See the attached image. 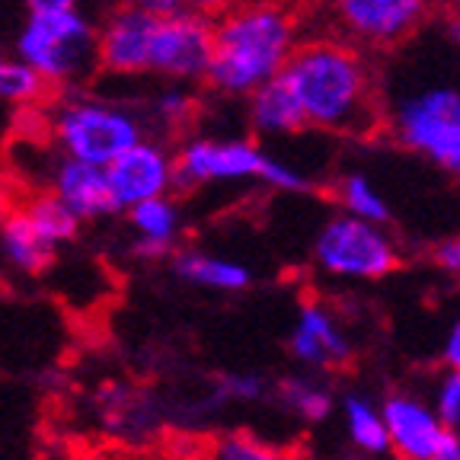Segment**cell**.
<instances>
[{"label": "cell", "instance_id": "obj_4", "mask_svg": "<svg viewBox=\"0 0 460 460\" xmlns=\"http://www.w3.org/2000/svg\"><path fill=\"white\" fill-rule=\"evenodd\" d=\"M49 135L58 154L100 170H106L141 137H147L144 119L135 109L90 93L61 96L49 112Z\"/></svg>", "mask_w": 460, "mask_h": 460}, {"label": "cell", "instance_id": "obj_12", "mask_svg": "<svg viewBox=\"0 0 460 460\" xmlns=\"http://www.w3.org/2000/svg\"><path fill=\"white\" fill-rule=\"evenodd\" d=\"M157 13L135 4H119L100 26V71L112 77H141L151 74V42Z\"/></svg>", "mask_w": 460, "mask_h": 460}, {"label": "cell", "instance_id": "obj_3", "mask_svg": "<svg viewBox=\"0 0 460 460\" xmlns=\"http://www.w3.org/2000/svg\"><path fill=\"white\" fill-rule=\"evenodd\" d=\"M13 55L49 90H74L100 71V26L84 7L32 13L16 32Z\"/></svg>", "mask_w": 460, "mask_h": 460}, {"label": "cell", "instance_id": "obj_30", "mask_svg": "<svg viewBox=\"0 0 460 460\" xmlns=\"http://www.w3.org/2000/svg\"><path fill=\"white\" fill-rule=\"evenodd\" d=\"M246 4H256V0H182V7L208 16V20H221L230 10H240V7H246Z\"/></svg>", "mask_w": 460, "mask_h": 460}, {"label": "cell", "instance_id": "obj_17", "mask_svg": "<svg viewBox=\"0 0 460 460\" xmlns=\"http://www.w3.org/2000/svg\"><path fill=\"white\" fill-rule=\"evenodd\" d=\"M246 125L259 137H288L307 128L301 106H297L285 77L269 80V84L259 86L256 93L246 96Z\"/></svg>", "mask_w": 460, "mask_h": 460}, {"label": "cell", "instance_id": "obj_14", "mask_svg": "<svg viewBox=\"0 0 460 460\" xmlns=\"http://www.w3.org/2000/svg\"><path fill=\"white\" fill-rule=\"evenodd\" d=\"M45 192L55 195L58 201H65L80 221H93V217L115 211L106 170L65 157V154H58L45 170Z\"/></svg>", "mask_w": 460, "mask_h": 460}, {"label": "cell", "instance_id": "obj_9", "mask_svg": "<svg viewBox=\"0 0 460 460\" xmlns=\"http://www.w3.org/2000/svg\"><path fill=\"white\" fill-rule=\"evenodd\" d=\"M115 211H131L144 201L166 199L176 189V154L160 137H141L115 164L106 166Z\"/></svg>", "mask_w": 460, "mask_h": 460}, {"label": "cell", "instance_id": "obj_11", "mask_svg": "<svg viewBox=\"0 0 460 460\" xmlns=\"http://www.w3.org/2000/svg\"><path fill=\"white\" fill-rule=\"evenodd\" d=\"M288 355L307 374H330L355 358V345L336 310L316 297H307L297 307L288 332Z\"/></svg>", "mask_w": 460, "mask_h": 460}, {"label": "cell", "instance_id": "obj_10", "mask_svg": "<svg viewBox=\"0 0 460 460\" xmlns=\"http://www.w3.org/2000/svg\"><path fill=\"white\" fill-rule=\"evenodd\" d=\"M381 412L396 460H438L454 441V431L441 422L435 406L412 390H390L381 400Z\"/></svg>", "mask_w": 460, "mask_h": 460}, {"label": "cell", "instance_id": "obj_33", "mask_svg": "<svg viewBox=\"0 0 460 460\" xmlns=\"http://www.w3.org/2000/svg\"><path fill=\"white\" fill-rule=\"evenodd\" d=\"M125 4H135V7L151 10V13H157V16L172 13V10L182 7V0H125Z\"/></svg>", "mask_w": 460, "mask_h": 460}, {"label": "cell", "instance_id": "obj_2", "mask_svg": "<svg viewBox=\"0 0 460 460\" xmlns=\"http://www.w3.org/2000/svg\"><path fill=\"white\" fill-rule=\"evenodd\" d=\"M301 45L297 16L279 0H256L215 20L208 86L230 100H246L281 77Z\"/></svg>", "mask_w": 460, "mask_h": 460}, {"label": "cell", "instance_id": "obj_6", "mask_svg": "<svg viewBox=\"0 0 460 460\" xmlns=\"http://www.w3.org/2000/svg\"><path fill=\"white\" fill-rule=\"evenodd\" d=\"M211 51H215V20L195 10H172L157 16L151 42V74L166 84H199L208 80Z\"/></svg>", "mask_w": 460, "mask_h": 460}, {"label": "cell", "instance_id": "obj_16", "mask_svg": "<svg viewBox=\"0 0 460 460\" xmlns=\"http://www.w3.org/2000/svg\"><path fill=\"white\" fill-rule=\"evenodd\" d=\"M128 227L135 237V250L144 259H164L176 252L182 237V211L172 195L144 201L128 211Z\"/></svg>", "mask_w": 460, "mask_h": 460}, {"label": "cell", "instance_id": "obj_8", "mask_svg": "<svg viewBox=\"0 0 460 460\" xmlns=\"http://www.w3.org/2000/svg\"><path fill=\"white\" fill-rule=\"evenodd\" d=\"M332 22L355 49L400 45L429 20L431 0H326Z\"/></svg>", "mask_w": 460, "mask_h": 460}, {"label": "cell", "instance_id": "obj_37", "mask_svg": "<svg viewBox=\"0 0 460 460\" xmlns=\"http://www.w3.org/2000/svg\"><path fill=\"white\" fill-rule=\"evenodd\" d=\"M4 109H7V106H0V122H4V119H7V115H4Z\"/></svg>", "mask_w": 460, "mask_h": 460}, {"label": "cell", "instance_id": "obj_29", "mask_svg": "<svg viewBox=\"0 0 460 460\" xmlns=\"http://www.w3.org/2000/svg\"><path fill=\"white\" fill-rule=\"evenodd\" d=\"M431 262H435L445 275L460 279V234L438 240V243L431 246Z\"/></svg>", "mask_w": 460, "mask_h": 460}, {"label": "cell", "instance_id": "obj_26", "mask_svg": "<svg viewBox=\"0 0 460 460\" xmlns=\"http://www.w3.org/2000/svg\"><path fill=\"white\" fill-rule=\"evenodd\" d=\"M192 112H195V96L182 84H166L151 102V119L166 131H176L182 125H189Z\"/></svg>", "mask_w": 460, "mask_h": 460}, {"label": "cell", "instance_id": "obj_39", "mask_svg": "<svg viewBox=\"0 0 460 460\" xmlns=\"http://www.w3.org/2000/svg\"><path fill=\"white\" fill-rule=\"evenodd\" d=\"M457 176H460V172H457Z\"/></svg>", "mask_w": 460, "mask_h": 460}, {"label": "cell", "instance_id": "obj_35", "mask_svg": "<svg viewBox=\"0 0 460 460\" xmlns=\"http://www.w3.org/2000/svg\"><path fill=\"white\" fill-rule=\"evenodd\" d=\"M438 460H460V441L454 438L451 445L445 447V451H441V457Z\"/></svg>", "mask_w": 460, "mask_h": 460}, {"label": "cell", "instance_id": "obj_23", "mask_svg": "<svg viewBox=\"0 0 460 460\" xmlns=\"http://www.w3.org/2000/svg\"><path fill=\"white\" fill-rule=\"evenodd\" d=\"M49 93V86L29 71L16 55H4L0 51V106L7 109H29L42 102Z\"/></svg>", "mask_w": 460, "mask_h": 460}, {"label": "cell", "instance_id": "obj_38", "mask_svg": "<svg viewBox=\"0 0 460 460\" xmlns=\"http://www.w3.org/2000/svg\"><path fill=\"white\" fill-rule=\"evenodd\" d=\"M431 4H435V0H431ZM447 4H454V0H447Z\"/></svg>", "mask_w": 460, "mask_h": 460}, {"label": "cell", "instance_id": "obj_31", "mask_svg": "<svg viewBox=\"0 0 460 460\" xmlns=\"http://www.w3.org/2000/svg\"><path fill=\"white\" fill-rule=\"evenodd\" d=\"M441 361H445V367L460 371V320H454L451 330L445 332V342H441Z\"/></svg>", "mask_w": 460, "mask_h": 460}, {"label": "cell", "instance_id": "obj_15", "mask_svg": "<svg viewBox=\"0 0 460 460\" xmlns=\"http://www.w3.org/2000/svg\"><path fill=\"white\" fill-rule=\"evenodd\" d=\"M172 275L189 288L211 295H240L252 285V269L234 256H217L205 250L172 252Z\"/></svg>", "mask_w": 460, "mask_h": 460}, {"label": "cell", "instance_id": "obj_20", "mask_svg": "<svg viewBox=\"0 0 460 460\" xmlns=\"http://www.w3.org/2000/svg\"><path fill=\"white\" fill-rule=\"evenodd\" d=\"M0 252L10 266L22 275H39L51 266L55 259V246L45 243V237L32 227V221L26 217V211L13 208L0 217Z\"/></svg>", "mask_w": 460, "mask_h": 460}, {"label": "cell", "instance_id": "obj_25", "mask_svg": "<svg viewBox=\"0 0 460 460\" xmlns=\"http://www.w3.org/2000/svg\"><path fill=\"white\" fill-rule=\"evenodd\" d=\"M211 457L215 460H288L279 447L262 441L259 435H252V431H246V429L217 435L215 447H211Z\"/></svg>", "mask_w": 460, "mask_h": 460}, {"label": "cell", "instance_id": "obj_21", "mask_svg": "<svg viewBox=\"0 0 460 460\" xmlns=\"http://www.w3.org/2000/svg\"><path fill=\"white\" fill-rule=\"evenodd\" d=\"M336 201L342 205V215L358 217L367 224H384L390 221V205L384 192L367 180L365 172H345L336 182Z\"/></svg>", "mask_w": 460, "mask_h": 460}, {"label": "cell", "instance_id": "obj_27", "mask_svg": "<svg viewBox=\"0 0 460 460\" xmlns=\"http://www.w3.org/2000/svg\"><path fill=\"white\" fill-rule=\"evenodd\" d=\"M259 182L279 189V192H304V189H310V172L295 166L291 160L272 157V154H269L266 166H262V180Z\"/></svg>", "mask_w": 460, "mask_h": 460}, {"label": "cell", "instance_id": "obj_13", "mask_svg": "<svg viewBox=\"0 0 460 460\" xmlns=\"http://www.w3.org/2000/svg\"><path fill=\"white\" fill-rule=\"evenodd\" d=\"M460 122V90L447 84H429L422 90L400 96L394 109L387 112V125L394 137L410 147V151L422 154L429 141L447 125Z\"/></svg>", "mask_w": 460, "mask_h": 460}, {"label": "cell", "instance_id": "obj_22", "mask_svg": "<svg viewBox=\"0 0 460 460\" xmlns=\"http://www.w3.org/2000/svg\"><path fill=\"white\" fill-rule=\"evenodd\" d=\"M22 211H26V217L32 221V227L45 237V243H51L55 250L77 237L80 217L67 208L65 201H58L55 195H49V192L32 195V199L22 205Z\"/></svg>", "mask_w": 460, "mask_h": 460}, {"label": "cell", "instance_id": "obj_5", "mask_svg": "<svg viewBox=\"0 0 460 460\" xmlns=\"http://www.w3.org/2000/svg\"><path fill=\"white\" fill-rule=\"evenodd\" d=\"M314 266L336 281H384L400 269V243L384 224L332 215L314 237Z\"/></svg>", "mask_w": 460, "mask_h": 460}, {"label": "cell", "instance_id": "obj_36", "mask_svg": "<svg viewBox=\"0 0 460 460\" xmlns=\"http://www.w3.org/2000/svg\"><path fill=\"white\" fill-rule=\"evenodd\" d=\"M454 438H457V441H460V422H457V425H454Z\"/></svg>", "mask_w": 460, "mask_h": 460}, {"label": "cell", "instance_id": "obj_7", "mask_svg": "<svg viewBox=\"0 0 460 460\" xmlns=\"http://www.w3.org/2000/svg\"><path fill=\"white\" fill-rule=\"evenodd\" d=\"M269 151L250 137H189L176 151V186H230V182L262 180Z\"/></svg>", "mask_w": 460, "mask_h": 460}, {"label": "cell", "instance_id": "obj_32", "mask_svg": "<svg viewBox=\"0 0 460 460\" xmlns=\"http://www.w3.org/2000/svg\"><path fill=\"white\" fill-rule=\"evenodd\" d=\"M26 13H61V10H80L84 0H20Z\"/></svg>", "mask_w": 460, "mask_h": 460}, {"label": "cell", "instance_id": "obj_28", "mask_svg": "<svg viewBox=\"0 0 460 460\" xmlns=\"http://www.w3.org/2000/svg\"><path fill=\"white\" fill-rule=\"evenodd\" d=\"M431 406L438 412V419L454 431V425L460 422V371L447 367L445 374L435 384V394H431Z\"/></svg>", "mask_w": 460, "mask_h": 460}, {"label": "cell", "instance_id": "obj_18", "mask_svg": "<svg viewBox=\"0 0 460 460\" xmlns=\"http://www.w3.org/2000/svg\"><path fill=\"white\" fill-rule=\"evenodd\" d=\"M272 396L281 410L291 419L304 425H320L332 416V410L339 406L336 394L320 374H288L281 381H275Z\"/></svg>", "mask_w": 460, "mask_h": 460}, {"label": "cell", "instance_id": "obj_19", "mask_svg": "<svg viewBox=\"0 0 460 460\" xmlns=\"http://www.w3.org/2000/svg\"><path fill=\"white\" fill-rule=\"evenodd\" d=\"M339 416H342V431L349 445L358 454L367 457H384L390 454L387 441V425H384L381 400L361 394V390H349L339 400Z\"/></svg>", "mask_w": 460, "mask_h": 460}, {"label": "cell", "instance_id": "obj_24", "mask_svg": "<svg viewBox=\"0 0 460 460\" xmlns=\"http://www.w3.org/2000/svg\"><path fill=\"white\" fill-rule=\"evenodd\" d=\"M269 394H272V384L259 371H230L211 384V406H230V402L250 406V402L266 400Z\"/></svg>", "mask_w": 460, "mask_h": 460}, {"label": "cell", "instance_id": "obj_1", "mask_svg": "<svg viewBox=\"0 0 460 460\" xmlns=\"http://www.w3.org/2000/svg\"><path fill=\"white\" fill-rule=\"evenodd\" d=\"M281 77L291 86L307 128L361 137L384 125L371 65L365 51L345 39L323 36L301 42Z\"/></svg>", "mask_w": 460, "mask_h": 460}, {"label": "cell", "instance_id": "obj_34", "mask_svg": "<svg viewBox=\"0 0 460 460\" xmlns=\"http://www.w3.org/2000/svg\"><path fill=\"white\" fill-rule=\"evenodd\" d=\"M445 36H447V42H451V49H457V51H460V10H454V13L447 16V22H445Z\"/></svg>", "mask_w": 460, "mask_h": 460}]
</instances>
